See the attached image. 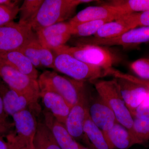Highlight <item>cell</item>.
<instances>
[{
    "label": "cell",
    "mask_w": 149,
    "mask_h": 149,
    "mask_svg": "<svg viewBox=\"0 0 149 149\" xmlns=\"http://www.w3.org/2000/svg\"><path fill=\"white\" fill-rule=\"evenodd\" d=\"M0 59L21 73L37 80L38 72L37 68L20 51H11L0 54Z\"/></svg>",
    "instance_id": "cell-18"
},
{
    "label": "cell",
    "mask_w": 149,
    "mask_h": 149,
    "mask_svg": "<svg viewBox=\"0 0 149 149\" xmlns=\"http://www.w3.org/2000/svg\"><path fill=\"white\" fill-rule=\"evenodd\" d=\"M127 14L121 9L107 4L99 6L88 7L79 12L70 20V24L77 25L93 20L117 19Z\"/></svg>",
    "instance_id": "cell-12"
},
{
    "label": "cell",
    "mask_w": 149,
    "mask_h": 149,
    "mask_svg": "<svg viewBox=\"0 0 149 149\" xmlns=\"http://www.w3.org/2000/svg\"><path fill=\"white\" fill-rule=\"evenodd\" d=\"M91 0H44L31 24L35 32L52 24L64 22L74 14L79 5Z\"/></svg>",
    "instance_id": "cell-1"
},
{
    "label": "cell",
    "mask_w": 149,
    "mask_h": 149,
    "mask_svg": "<svg viewBox=\"0 0 149 149\" xmlns=\"http://www.w3.org/2000/svg\"><path fill=\"white\" fill-rule=\"evenodd\" d=\"M111 149H128L141 144L136 136L118 122L104 135Z\"/></svg>",
    "instance_id": "cell-17"
},
{
    "label": "cell",
    "mask_w": 149,
    "mask_h": 149,
    "mask_svg": "<svg viewBox=\"0 0 149 149\" xmlns=\"http://www.w3.org/2000/svg\"><path fill=\"white\" fill-rule=\"evenodd\" d=\"M87 94L71 107L65 121V128L75 140H82L91 146V144L85 137L84 132L85 120L88 113Z\"/></svg>",
    "instance_id": "cell-11"
},
{
    "label": "cell",
    "mask_w": 149,
    "mask_h": 149,
    "mask_svg": "<svg viewBox=\"0 0 149 149\" xmlns=\"http://www.w3.org/2000/svg\"><path fill=\"white\" fill-rule=\"evenodd\" d=\"M0 96L2 100L5 111L8 116H12L26 109L37 112L40 109L39 105L33 104L27 97L10 88L1 78Z\"/></svg>",
    "instance_id": "cell-13"
},
{
    "label": "cell",
    "mask_w": 149,
    "mask_h": 149,
    "mask_svg": "<svg viewBox=\"0 0 149 149\" xmlns=\"http://www.w3.org/2000/svg\"><path fill=\"white\" fill-rule=\"evenodd\" d=\"M148 42L149 26L136 27L113 38L103 39L91 37L80 38L75 41L77 45L120 46L125 48L133 47Z\"/></svg>",
    "instance_id": "cell-9"
},
{
    "label": "cell",
    "mask_w": 149,
    "mask_h": 149,
    "mask_svg": "<svg viewBox=\"0 0 149 149\" xmlns=\"http://www.w3.org/2000/svg\"><path fill=\"white\" fill-rule=\"evenodd\" d=\"M80 149H95L94 147L92 148H90L88 147H85V146L80 144Z\"/></svg>",
    "instance_id": "cell-39"
},
{
    "label": "cell",
    "mask_w": 149,
    "mask_h": 149,
    "mask_svg": "<svg viewBox=\"0 0 149 149\" xmlns=\"http://www.w3.org/2000/svg\"><path fill=\"white\" fill-rule=\"evenodd\" d=\"M91 101L90 103L88 100L90 117L94 124L105 135L118 122L114 113L99 96Z\"/></svg>",
    "instance_id": "cell-14"
},
{
    "label": "cell",
    "mask_w": 149,
    "mask_h": 149,
    "mask_svg": "<svg viewBox=\"0 0 149 149\" xmlns=\"http://www.w3.org/2000/svg\"><path fill=\"white\" fill-rule=\"evenodd\" d=\"M37 80L40 91L45 90L57 93L71 107L87 94L85 82L62 76L54 71H45Z\"/></svg>",
    "instance_id": "cell-2"
},
{
    "label": "cell",
    "mask_w": 149,
    "mask_h": 149,
    "mask_svg": "<svg viewBox=\"0 0 149 149\" xmlns=\"http://www.w3.org/2000/svg\"><path fill=\"white\" fill-rule=\"evenodd\" d=\"M8 115L6 114L4 108L2 100L0 96V120L5 123H9L7 120Z\"/></svg>",
    "instance_id": "cell-36"
},
{
    "label": "cell",
    "mask_w": 149,
    "mask_h": 149,
    "mask_svg": "<svg viewBox=\"0 0 149 149\" xmlns=\"http://www.w3.org/2000/svg\"><path fill=\"white\" fill-rule=\"evenodd\" d=\"M72 25L69 22H58L43 28L35 32L39 41L46 38L65 34L72 35Z\"/></svg>",
    "instance_id": "cell-25"
},
{
    "label": "cell",
    "mask_w": 149,
    "mask_h": 149,
    "mask_svg": "<svg viewBox=\"0 0 149 149\" xmlns=\"http://www.w3.org/2000/svg\"><path fill=\"white\" fill-rule=\"evenodd\" d=\"M32 27L13 21L0 26V54L19 50L37 38Z\"/></svg>",
    "instance_id": "cell-8"
},
{
    "label": "cell",
    "mask_w": 149,
    "mask_h": 149,
    "mask_svg": "<svg viewBox=\"0 0 149 149\" xmlns=\"http://www.w3.org/2000/svg\"><path fill=\"white\" fill-rule=\"evenodd\" d=\"M3 137L0 136V149H10L8 142L5 141Z\"/></svg>",
    "instance_id": "cell-37"
},
{
    "label": "cell",
    "mask_w": 149,
    "mask_h": 149,
    "mask_svg": "<svg viewBox=\"0 0 149 149\" xmlns=\"http://www.w3.org/2000/svg\"><path fill=\"white\" fill-rule=\"evenodd\" d=\"M40 98L47 110L65 125L72 107L61 96L52 91L41 90Z\"/></svg>",
    "instance_id": "cell-16"
},
{
    "label": "cell",
    "mask_w": 149,
    "mask_h": 149,
    "mask_svg": "<svg viewBox=\"0 0 149 149\" xmlns=\"http://www.w3.org/2000/svg\"><path fill=\"white\" fill-rule=\"evenodd\" d=\"M133 118L149 120V95L136 109Z\"/></svg>",
    "instance_id": "cell-33"
},
{
    "label": "cell",
    "mask_w": 149,
    "mask_h": 149,
    "mask_svg": "<svg viewBox=\"0 0 149 149\" xmlns=\"http://www.w3.org/2000/svg\"><path fill=\"white\" fill-rule=\"evenodd\" d=\"M133 133L141 144L149 141V120L134 118Z\"/></svg>",
    "instance_id": "cell-26"
},
{
    "label": "cell",
    "mask_w": 149,
    "mask_h": 149,
    "mask_svg": "<svg viewBox=\"0 0 149 149\" xmlns=\"http://www.w3.org/2000/svg\"><path fill=\"white\" fill-rule=\"evenodd\" d=\"M0 78L10 88L38 105L40 89L38 80L23 74L0 59Z\"/></svg>",
    "instance_id": "cell-6"
},
{
    "label": "cell",
    "mask_w": 149,
    "mask_h": 149,
    "mask_svg": "<svg viewBox=\"0 0 149 149\" xmlns=\"http://www.w3.org/2000/svg\"><path fill=\"white\" fill-rule=\"evenodd\" d=\"M143 81L144 82V84L149 88V81L143 80Z\"/></svg>",
    "instance_id": "cell-40"
},
{
    "label": "cell",
    "mask_w": 149,
    "mask_h": 149,
    "mask_svg": "<svg viewBox=\"0 0 149 149\" xmlns=\"http://www.w3.org/2000/svg\"><path fill=\"white\" fill-rule=\"evenodd\" d=\"M135 28L130 14H128L107 22L93 37L103 39L113 38Z\"/></svg>",
    "instance_id": "cell-19"
},
{
    "label": "cell",
    "mask_w": 149,
    "mask_h": 149,
    "mask_svg": "<svg viewBox=\"0 0 149 149\" xmlns=\"http://www.w3.org/2000/svg\"><path fill=\"white\" fill-rule=\"evenodd\" d=\"M110 21L109 19L93 20L72 25V36L83 38L94 36L104 24Z\"/></svg>",
    "instance_id": "cell-23"
},
{
    "label": "cell",
    "mask_w": 149,
    "mask_h": 149,
    "mask_svg": "<svg viewBox=\"0 0 149 149\" xmlns=\"http://www.w3.org/2000/svg\"><path fill=\"white\" fill-rule=\"evenodd\" d=\"M19 10V7L16 1L0 4V26L13 21Z\"/></svg>",
    "instance_id": "cell-27"
},
{
    "label": "cell",
    "mask_w": 149,
    "mask_h": 149,
    "mask_svg": "<svg viewBox=\"0 0 149 149\" xmlns=\"http://www.w3.org/2000/svg\"><path fill=\"white\" fill-rule=\"evenodd\" d=\"M130 67L139 78L149 81V57L135 61L130 65Z\"/></svg>",
    "instance_id": "cell-29"
},
{
    "label": "cell",
    "mask_w": 149,
    "mask_h": 149,
    "mask_svg": "<svg viewBox=\"0 0 149 149\" xmlns=\"http://www.w3.org/2000/svg\"><path fill=\"white\" fill-rule=\"evenodd\" d=\"M72 35L70 34L53 36L46 38L39 41L42 46L52 51L56 50L62 46L65 45V43L71 38Z\"/></svg>",
    "instance_id": "cell-28"
},
{
    "label": "cell",
    "mask_w": 149,
    "mask_h": 149,
    "mask_svg": "<svg viewBox=\"0 0 149 149\" xmlns=\"http://www.w3.org/2000/svg\"><path fill=\"white\" fill-rule=\"evenodd\" d=\"M44 123L50 130L61 149H80L79 143L68 133L64 124L60 122L47 110L43 111Z\"/></svg>",
    "instance_id": "cell-15"
},
{
    "label": "cell",
    "mask_w": 149,
    "mask_h": 149,
    "mask_svg": "<svg viewBox=\"0 0 149 149\" xmlns=\"http://www.w3.org/2000/svg\"><path fill=\"white\" fill-rule=\"evenodd\" d=\"M108 4L119 8L127 14L149 10V0H115Z\"/></svg>",
    "instance_id": "cell-24"
},
{
    "label": "cell",
    "mask_w": 149,
    "mask_h": 149,
    "mask_svg": "<svg viewBox=\"0 0 149 149\" xmlns=\"http://www.w3.org/2000/svg\"><path fill=\"white\" fill-rule=\"evenodd\" d=\"M85 136L95 149H111L107 143L102 132L93 122L89 112L84 126Z\"/></svg>",
    "instance_id": "cell-21"
},
{
    "label": "cell",
    "mask_w": 149,
    "mask_h": 149,
    "mask_svg": "<svg viewBox=\"0 0 149 149\" xmlns=\"http://www.w3.org/2000/svg\"><path fill=\"white\" fill-rule=\"evenodd\" d=\"M33 149H61L44 122H38Z\"/></svg>",
    "instance_id": "cell-20"
},
{
    "label": "cell",
    "mask_w": 149,
    "mask_h": 149,
    "mask_svg": "<svg viewBox=\"0 0 149 149\" xmlns=\"http://www.w3.org/2000/svg\"><path fill=\"white\" fill-rule=\"evenodd\" d=\"M7 141L8 142L10 149H33L23 146L14 140L10 136H6Z\"/></svg>",
    "instance_id": "cell-35"
},
{
    "label": "cell",
    "mask_w": 149,
    "mask_h": 149,
    "mask_svg": "<svg viewBox=\"0 0 149 149\" xmlns=\"http://www.w3.org/2000/svg\"><path fill=\"white\" fill-rule=\"evenodd\" d=\"M44 0H25L19 8L18 23L31 26Z\"/></svg>",
    "instance_id": "cell-22"
},
{
    "label": "cell",
    "mask_w": 149,
    "mask_h": 149,
    "mask_svg": "<svg viewBox=\"0 0 149 149\" xmlns=\"http://www.w3.org/2000/svg\"><path fill=\"white\" fill-rule=\"evenodd\" d=\"M54 52L68 54L85 63L105 70L111 68L114 62L112 53L102 46L87 45L69 47L65 45Z\"/></svg>",
    "instance_id": "cell-7"
},
{
    "label": "cell",
    "mask_w": 149,
    "mask_h": 149,
    "mask_svg": "<svg viewBox=\"0 0 149 149\" xmlns=\"http://www.w3.org/2000/svg\"><path fill=\"white\" fill-rule=\"evenodd\" d=\"M93 82L99 97L114 113L118 122L133 134L134 118L123 98L116 79Z\"/></svg>",
    "instance_id": "cell-3"
},
{
    "label": "cell",
    "mask_w": 149,
    "mask_h": 149,
    "mask_svg": "<svg viewBox=\"0 0 149 149\" xmlns=\"http://www.w3.org/2000/svg\"><path fill=\"white\" fill-rule=\"evenodd\" d=\"M108 75L116 79L121 95L133 116L136 109L149 95V88L139 77L125 74L112 68Z\"/></svg>",
    "instance_id": "cell-5"
},
{
    "label": "cell",
    "mask_w": 149,
    "mask_h": 149,
    "mask_svg": "<svg viewBox=\"0 0 149 149\" xmlns=\"http://www.w3.org/2000/svg\"><path fill=\"white\" fill-rule=\"evenodd\" d=\"M14 125L13 123H5L0 120V136L4 137L9 134L11 128Z\"/></svg>",
    "instance_id": "cell-34"
},
{
    "label": "cell",
    "mask_w": 149,
    "mask_h": 149,
    "mask_svg": "<svg viewBox=\"0 0 149 149\" xmlns=\"http://www.w3.org/2000/svg\"><path fill=\"white\" fill-rule=\"evenodd\" d=\"M130 14L135 28L149 26V10Z\"/></svg>",
    "instance_id": "cell-32"
},
{
    "label": "cell",
    "mask_w": 149,
    "mask_h": 149,
    "mask_svg": "<svg viewBox=\"0 0 149 149\" xmlns=\"http://www.w3.org/2000/svg\"><path fill=\"white\" fill-rule=\"evenodd\" d=\"M13 1L9 0H0V4H9L12 2Z\"/></svg>",
    "instance_id": "cell-38"
},
{
    "label": "cell",
    "mask_w": 149,
    "mask_h": 149,
    "mask_svg": "<svg viewBox=\"0 0 149 149\" xmlns=\"http://www.w3.org/2000/svg\"><path fill=\"white\" fill-rule=\"evenodd\" d=\"M34 113L31 110L26 109L13 116L15 132L10 133L15 141L32 149L38 124Z\"/></svg>",
    "instance_id": "cell-10"
},
{
    "label": "cell",
    "mask_w": 149,
    "mask_h": 149,
    "mask_svg": "<svg viewBox=\"0 0 149 149\" xmlns=\"http://www.w3.org/2000/svg\"><path fill=\"white\" fill-rule=\"evenodd\" d=\"M37 37L19 50L29 59L36 68L42 67L37 47Z\"/></svg>",
    "instance_id": "cell-30"
},
{
    "label": "cell",
    "mask_w": 149,
    "mask_h": 149,
    "mask_svg": "<svg viewBox=\"0 0 149 149\" xmlns=\"http://www.w3.org/2000/svg\"><path fill=\"white\" fill-rule=\"evenodd\" d=\"M54 70L84 82H93L107 75L105 70L87 64L65 53L55 52Z\"/></svg>",
    "instance_id": "cell-4"
},
{
    "label": "cell",
    "mask_w": 149,
    "mask_h": 149,
    "mask_svg": "<svg viewBox=\"0 0 149 149\" xmlns=\"http://www.w3.org/2000/svg\"><path fill=\"white\" fill-rule=\"evenodd\" d=\"M37 47L41 66L54 69V54L52 51L42 46L38 39Z\"/></svg>",
    "instance_id": "cell-31"
}]
</instances>
